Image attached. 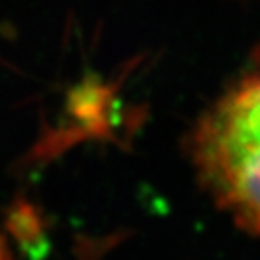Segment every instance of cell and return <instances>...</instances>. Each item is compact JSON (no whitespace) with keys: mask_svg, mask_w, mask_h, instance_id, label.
I'll return each mask as SVG.
<instances>
[{"mask_svg":"<svg viewBox=\"0 0 260 260\" xmlns=\"http://www.w3.org/2000/svg\"><path fill=\"white\" fill-rule=\"evenodd\" d=\"M189 152L216 206L241 230L260 235V50L197 120Z\"/></svg>","mask_w":260,"mask_h":260,"instance_id":"obj_1","label":"cell"},{"mask_svg":"<svg viewBox=\"0 0 260 260\" xmlns=\"http://www.w3.org/2000/svg\"><path fill=\"white\" fill-rule=\"evenodd\" d=\"M129 70H123L116 81H106L101 75L87 72L77 83L72 85L66 93L62 118L52 129H45L31 158H50L89 137L116 139V131L121 123H129L133 118V114L121 108L118 96L121 81Z\"/></svg>","mask_w":260,"mask_h":260,"instance_id":"obj_2","label":"cell"}]
</instances>
